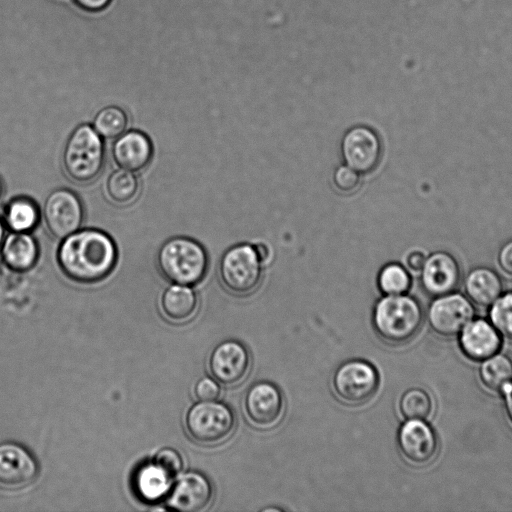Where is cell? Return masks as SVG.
<instances>
[{"label":"cell","mask_w":512,"mask_h":512,"mask_svg":"<svg viewBox=\"0 0 512 512\" xmlns=\"http://www.w3.org/2000/svg\"><path fill=\"white\" fill-rule=\"evenodd\" d=\"M56 258L59 268L70 280L92 284L105 279L113 271L118 251L107 233L85 228L61 240Z\"/></svg>","instance_id":"obj_1"},{"label":"cell","mask_w":512,"mask_h":512,"mask_svg":"<svg viewBox=\"0 0 512 512\" xmlns=\"http://www.w3.org/2000/svg\"><path fill=\"white\" fill-rule=\"evenodd\" d=\"M419 301L406 294L386 295L374 306L372 324L378 337L393 346L411 341L423 324Z\"/></svg>","instance_id":"obj_2"},{"label":"cell","mask_w":512,"mask_h":512,"mask_svg":"<svg viewBox=\"0 0 512 512\" xmlns=\"http://www.w3.org/2000/svg\"><path fill=\"white\" fill-rule=\"evenodd\" d=\"M156 263L167 281L193 286L205 277L209 260L206 250L199 242L189 237L176 236L160 246Z\"/></svg>","instance_id":"obj_3"},{"label":"cell","mask_w":512,"mask_h":512,"mask_svg":"<svg viewBox=\"0 0 512 512\" xmlns=\"http://www.w3.org/2000/svg\"><path fill=\"white\" fill-rule=\"evenodd\" d=\"M105 163L102 137L88 124L76 127L62 151V166L66 176L78 184H87L101 173Z\"/></svg>","instance_id":"obj_4"},{"label":"cell","mask_w":512,"mask_h":512,"mask_svg":"<svg viewBox=\"0 0 512 512\" xmlns=\"http://www.w3.org/2000/svg\"><path fill=\"white\" fill-rule=\"evenodd\" d=\"M188 435L201 445H218L233 434L236 417L231 407L218 401H200L187 411Z\"/></svg>","instance_id":"obj_5"},{"label":"cell","mask_w":512,"mask_h":512,"mask_svg":"<svg viewBox=\"0 0 512 512\" xmlns=\"http://www.w3.org/2000/svg\"><path fill=\"white\" fill-rule=\"evenodd\" d=\"M331 383L333 392L340 402L350 406H360L375 396L380 377L371 363L352 359L336 368Z\"/></svg>","instance_id":"obj_6"},{"label":"cell","mask_w":512,"mask_h":512,"mask_svg":"<svg viewBox=\"0 0 512 512\" xmlns=\"http://www.w3.org/2000/svg\"><path fill=\"white\" fill-rule=\"evenodd\" d=\"M219 277L223 286L234 295L252 293L262 279V263L253 245L243 243L229 248L221 257Z\"/></svg>","instance_id":"obj_7"},{"label":"cell","mask_w":512,"mask_h":512,"mask_svg":"<svg viewBox=\"0 0 512 512\" xmlns=\"http://www.w3.org/2000/svg\"><path fill=\"white\" fill-rule=\"evenodd\" d=\"M41 215L50 235L62 240L81 228L84 207L79 196L72 190L58 188L46 197Z\"/></svg>","instance_id":"obj_8"},{"label":"cell","mask_w":512,"mask_h":512,"mask_svg":"<svg viewBox=\"0 0 512 512\" xmlns=\"http://www.w3.org/2000/svg\"><path fill=\"white\" fill-rule=\"evenodd\" d=\"M475 309L468 297L460 293H448L435 297L427 311L431 330L438 336L451 338L474 318Z\"/></svg>","instance_id":"obj_9"},{"label":"cell","mask_w":512,"mask_h":512,"mask_svg":"<svg viewBox=\"0 0 512 512\" xmlns=\"http://www.w3.org/2000/svg\"><path fill=\"white\" fill-rule=\"evenodd\" d=\"M284 398L280 389L268 381L252 384L243 396V413L248 422L259 429L276 426L284 413Z\"/></svg>","instance_id":"obj_10"},{"label":"cell","mask_w":512,"mask_h":512,"mask_svg":"<svg viewBox=\"0 0 512 512\" xmlns=\"http://www.w3.org/2000/svg\"><path fill=\"white\" fill-rule=\"evenodd\" d=\"M251 367V357L246 346L237 340H226L216 345L210 353L208 368L211 376L225 387L241 384Z\"/></svg>","instance_id":"obj_11"},{"label":"cell","mask_w":512,"mask_h":512,"mask_svg":"<svg viewBox=\"0 0 512 512\" xmlns=\"http://www.w3.org/2000/svg\"><path fill=\"white\" fill-rule=\"evenodd\" d=\"M397 445L402 457L411 465L426 466L439 450L434 429L425 420L408 419L397 434Z\"/></svg>","instance_id":"obj_12"},{"label":"cell","mask_w":512,"mask_h":512,"mask_svg":"<svg viewBox=\"0 0 512 512\" xmlns=\"http://www.w3.org/2000/svg\"><path fill=\"white\" fill-rule=\"evenodd\" d=\"M341 153L346 165L360 174H367L378 166L382 144L377 133L371 128L354 126L343 136Z\"/></svg>","instance_id":"obj_13"},{"label":"cell","mask_w":512,"mask_h":512,"mask_svg":"<svg viewBox=\"0 0 512 512\" xmlns=\"http://www.w3.org/2000/svg\"><path fill=\"white\" fill-rule=\"evenodd\" d=\"M214 497V488L207 476L200 472L182 474L172 485L167 497L170 509L182 512L205 510Z\"/></svg>","instance_id":"obj_14"},{"label":"cell","mask_w":512,"mask_h":512,"mask_svg":"<svg viewBox=\"0 0 512 512\" xmlns=\"http://www.w3.org/2000/svg\"><path fill=\"white\" fill-rule=\"evenodd\" d=\"M38 475V464L23 446L5 442L0 444V487L21 489L31 484Z\"/></svg>","instance_id":"obj_15"},{"label":"cell","mask_w":512,"mask_h":512,"mask_svg":"<svg viewBox=\"0 0 512 512\" xmlns=\"http://www.w3.org/2000/svg\"><path fill=\"white\" fill-rule=\"evenodd\" d=\"M460 280V265L452 254L436 251L426 257L421 269V285L427 295L438 297L454 292Z\"/></svg>","instance_id":"obj_16"},{"label":"cell","mask_w":512,"mask_h":512,"mask_svg":"<svg viewBox=\"0 0 512 512\" xmlns=\"http://www.w3.org/2000/svg\"><path fill=\"white\" fill-rule=\"evenodd\" d=\"M111 153L120 168L138 172L150 164L153 157V145L145 133L139 130H129L116 138Z\"/></svg>","instance_id":"obj_17"},{"label":"cell","mask_w":512,"mask_h":512,"mask_svg":"<svg viewBox=\"0 0 512 512\" xmlns=\"http://www.w3.org/2000/svg\"><path fill=\"white\" fill-rule=\"evenodd\" d=\"M463 354L473 361H483L499 352L501 337L491 322L472 319L459 333Z\"/></svg>","instance_id":"obj_18"},{"label":"cell","mask_w":512,"mask_h":512,"mask_svg":"<svg viewBox=\"0 0 512 512\" xmlns=\"http://www.w3.org/2000/svg\"><path fill=\"white\" fill-rule=\"evenodd\" d=\"M1 246L3 261L12 271H29L38 261L39 245L30 232H12Z\"/></svg>","instance_id":"obj_19"},{"label":"cell","mask_w":512,"mask_h":512,"mask_svg":"<svg viewBox=\"0 0 512 512\" xmlns=\"http://www.w3.org/2000/svg\"><path fill=\"white\" fill-rule=\"evenodd\" d=\"M464 290L473 304L488 307L502 294L503 282L499 274L492 268L478 266L466 275Z\"/></svg>","instance_id":"obj_20"},{"label":"cell","mask_w":512,"mask_h":512,"mask_svg":"<svg viewBox=\"0 0 512 512\" xmlns=\"http://www.w3.org/2000/svg\"><path fill=\"white\" fill-rule=\"evenodd\" d=\"M173 478L153 461L140 467L135 475L134 484L138 495L151 502L168 494Z\"/></svg>","instance_id":"obj_21"},{"label":"cell","mask_w":512,"mask_h":512,"mask_svg":"<svg viewBox=\"0 0 512 512\" xmlns=\"http://www.w3.org/2000/svg\"><path fill=\"white\" fill-rule=\"evenodd\" d=\"M164 314L171 320L181 322L190 319L198 308V297L190 286L173 284L161 298Z\"/></svg>","instance_id":"obj_22"},{"label":"cell","mask_w":512,"mask_h":512,"mask_svg":"<svg viewBox=\"0 0 512 512\" xmlns=\"http://www.w3.org/2000/svg\"><path fill=\"white\" fill-rule=\"evenodd\" d=\"M3 218L12 232H31L40 221L41 211L33 199L20 196L8 202Z\"/></svg>","instance_id":"obj_23"},{"label":"cell","mask_w":512,"mask_h":512,"mask_svg":"<svg viewBox=\"0 0 512 512\" xmlns=\"http://www.w3.org/2000/svg\"><path fill=\"white\" fill-rule=\"evenodd\" d=\"M478 374L485 388L500 393L505 385L512 382V358L497 352L482 361Z\"/></svg>","instance_id":"obj_24"},{"label":"cell","mask_w":512,"mask_h":512,"mask_svg":"<svg viewBox=\"0 0 512 512\" xmlns=\"http://www.w3.org/2000/svg\"><path fill=\"white\" fill-rule=\"evenodd\" d=\"M140 183L137 176L128 170L113 171L105 183V192L111 202L117 205L132 203L139 194Z\"/></svg>","instance_id":"obj_25"},{"label":"cell","mask_w":512,"mask_h":512,"mask_svg":"<svg viewBox=\"0 0 512 512\" xmlns=\"http://www.w3.org/2000/svg\"><path fill=\"white\" fill-rule=\"evenodd\" d=\"M399 412L405 419L426 420L433 411L431 395L420 387L407 389L400 397Z\"/></svg>","instance_id":"obj_26"},{"label":"cell","mask_w":512,"mask_h":512,"mask_svg":"<svg viewBox=\"0 0 512 512\" xmlns=\"http://www.w3.org/2000/svg\"><path fill=\"white\" fill-rule=\"evenodd\" d=\"M128 122L126 112L118 106L111 105L96 113L92 127L102 138L115 139L126 131Z\"/></svg>","instance_id":"obj_27"},{"label":"cell","mask_w":512,"mask_h":512,"mask_svg":"<svg viewBox=\"0 0 512 512\" xmlns=\"http://www.w3.org/2000/svg\"><path fill=\"white\" fill-rule=\"evenodd\" d=\"M378 287L385 295L405 294L411 287V277L407 269L399 263H388L378 274Z\"/></svg>","instance_id":"obj_28"},{"label":"cell","mask_w":512,"mask_h":512,"mask_svg":"<svg viewBox=\"0 0 512 512\" xmlns=\"http://www.w3.org/2000/svg\"><path fill=\"white\" fill-rule=\"evenodd\" d=\"M489 317L499 334L512 342V291L500 295L491 304Z\"/></svg>","instance_id":"obj_29"},{"label":"cell","mask_w":512,"mask_h":512,"mask_svg":"<svg viewBox=\"0 0 512 512\" xmlns=\"http://www.w3.org/2000/svg\"><path fill=\"white\" fill-rule=\"evenodd\" d=\"M335 187L343 193L355 192L361 183L360 173L348 165L339 166L333 175Z\"/></svg>","instance_id":"obj_30"},{"label":"cell","mask_w":512,"mask_h":512,"mask_svg":"<svg viewBox=\"0 0 512 512\" xmlns=\"http://www.w3.org/2000/svg\"><path fill=\"white\" fill-rule=\"evenodd\" d=\"M153 461L172 477L178 475L183 467V460L180 453L176 449L170 447L159 450Z\"/></svg>","instance_id":"obj_31"},{"label":"cell","mask_w":512,"mask_h":512,"mask_svg":"<svg viewBox=\"0 0 512 512\" xmlns=\"http://www.w3.org/2000/svg\"><path fill=\"white\" fill-rule=\"evenodd\" d=\"M195 395L200 401H213L220 396L219 383L209 377L201 378L195 385Z\"/></svg>","instance_id":"obj_32"},{"label":"cell","mask_w":512,"mask_h":512,"mask_svg":"<svg viewBox=\"0 0 512 512\" xmlns=\"http://www.w3.org/2000/svg\"><path fill=\"white\" fill-rule=\"evenodd\" d=\"M497 260L501 270L512 276V239L505 242L499 249Z\"/></svg>","instance_id":"obj_33"},{"label":"cell","mask_w":512,"mask_h":512,"mask_svg":"<svg viewBox=\"0 0 512 512\" xmlns=\"http://www.w3.org/2000/svg\"><path fill=\"white\" fill-rule=\"evenodd\" d=\"M426 260V256L421 250H412L405 258L406 266L413 272L421 271Z\"/></svg>","instance_id":"obj_34"},{"label":"cell","mask_w":512,"mask_h":512,"mask_svg":"<svg viewBox=\"0 0 512 512\" xmlns=\"http://www.w3.org/2000/svg\"><path fill=\"white\" fill-rule=\"evenodd\" d=\"M79 8L88 12H99L104 10L112 0H72Z\"/></svg>","instance_id":"obj_35"},{"label":"cell","mask_w":512,"mask_h":512,"mask_svg":"<svg viewBox=\"0 0 512 512\" xmlns=\"http://www.w3.org/2000/svg\"><path fill=\"white\" fill-rule=\"evenodd\" d=\"M500 393L503 396V405L507 418L512 425V382L505 385Z\"/></svg>","instance_id":"obj_36"},{"label":"cell","mask_w":512,"mask_h":512,"mask_svg":"<svg viewBox=\"0 0 512 512\" xmlns=\"http://www.w3.org/2000/svg\"><path fill=\"white\" fill-rule=\"evenodd\" d=\"M253 248L262 264H267L270 262L272 258V252L267 244L263 242H258L256 244H253Z\"/></svg>","instance_id":"obj_37"},{"label":"cell","mask_w":512,"mask_h":512,"mask_svg":"<svg viewBox=\"0 0 512 512\" xmlns=\"http://www.w3.org/2000/svg\"><path fill=\"white\" fill-rule=\"evenodd\" d=\"M3 240H4V223L2 222V220L0 218V247L3 243Z\"/></svg>","instance_id":"obj_38"},{"label":"cell","mask_w":512,"mask_h":512,"mask_svg":"<svg viewBox=\"0 0 512 512\" xmlns=\"http://www.w3.org/2000/svg\"><path fill=\"white\" fill-rule=\"evenodd\" d=\"M3 192H4V187H3V183H2V181L0 179V200H1L2 196H3Z\"/></svg>","instance_id":"obj_39"}]
</instances>
